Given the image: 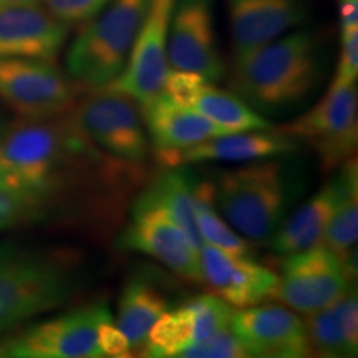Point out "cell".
Masks as SVG:
<instances>
[{
	"label": "cell",
	"instance_id": "1",
	"mask_svg": "<svg viewBox=\"0 0 358 358\" xmlns=\"http://www.w3.org/2000/svg\"><path fill=\"white\" fill-rule=\"evenodd\" d=\"M320 78L313 35L294 32L236 57L234 88L252 108L267 115L297 108Z\"/></svg>",
	"mask_w": 358,
	"mask_h": 358
},
{
	"label": "cell",
	"instance_id": "2",
	"mask_svg": "<svg viewBox=\"0 0 358 358\" xmlns=\"http://www.w3.org/2000/svg\"><path fill=\"white\" fill-rule=\"evenodd\" d=\"M77 289L78 272L69 254L0 243V334L64 307Z\"/></svg>",
	"mask_w": 358,
	"mask_h": 358
},
{
	"label": "cell",
	"instance_id": "3",
	"mask_svg": "<svg viewBox=\"0 0 358 358\" xmlns=\"http://www.w3.org/2000/svg\"><path fill=\"white\" fill-rule=\"evenodd\" d=\"M214 206L250 243H268L295 196L294 178L280 159L250 161L221 171L211 182Z\"/></svg>",
	"mask_w": 358,
	"mask_h": 358
},
{
	"label": "cell",
	"instance_id": "4",
	"mask_svg": "<svg viewBox=\"0 0 358 358\" xmlns=\"http://www.w3.org/2000/svg\"><path fill=\"white\" fill-rule=\"evenodd\" d=\"M151 0H111L83 22L66 53V69L78 87L98 90L122 73Z\"/></svg>",
	"mask_w": 358,
	"mask_h": 358
},
{
	"label": "cell",
	"instance_id": "5",
	"mask_svg": "<svg viewBox=\"0 0 358 358\" xmlns=\"http://www.w3.org/2000/svg\"><path fill=\"white\" fill-rule=\"evenodd\" d=\"M75 128L111 158L140 166L150 156L145 123L138 103L110 90H92L69 110Z\"/></svg>",
	"mask_w": 358,
	"mask_h": 358
},
{
	"label": "cell",
	"instance_id": "6",
	"mask_svg": "<svg viewBox=\"0 0 358 358\" xmlns=\"http://www.w3.org/2000/svg\"><path fill=\"white\" fill-rule=\"evenodd\" d=\"M106 320H111L108 302L85 303L2 338L0 357L105 358L98 343V332Z\"/></svg>",
	"mask_w": 358,
	"mask_h": 358
},
{
	"label": "cell",
	"instance_id": "7",
	"mask_svg": "<svg viewBox=\"0 0 358 358\" xmlns=\"http://www.w3.org/2000/svg\"><path fill=\"white\" fill-rule=\"evenodd\" d=\"M279 129L313 148L325 169L342 166L355 153L358 143L357 82H332L308 113Z\"/></svg>",
	"mask_w": 358,
	"mask_h": 358
},
{
	"label": "cell",
	"instance_id": "8",
	"mask_svg": "<svg viewBox=\"0 0 358 358\" xmlns=\"http://www.w3.org/2000/svg\"><path fill=\"white\" fill-rule=\"evenodd\" d=\"M77 87L52 60L0 57V101L17 116L64 115L77 101Z\"/></svg>",
	"mask_w": 358,
	"mask_h": 358
},
{
	"label": "cell",
	"instance_id": "9",
	"mask_svg": "<svg viewBox=\"0 0 358 358\" xmlns=\"http://www.w3.org/2000/svg\"><path fill=\"white\" fill-rule=\"evenodd\" d=\"M353 280L355 277L343 259L324 244H317L285 254L275 299L294 312L308 315L338 301L352 289Z\"/></svg>",
	"mask_w": 358,
	"mask_h": 358
},
{
	"label": "cell",
	"instance_id": "10",
	"mask_svg": "<svg viewBox=\"0 0 358 358\" xmlns=\"http://www.w3.org/2000/svg\"><path fill=\"white\" fill-rule=\"evenodd\" d=\"M174 2L176 0H151L127 65L101 90L122 93L141 106L163 95L169 73L168 32Z\"/></svg>",
	"mask_w": 358,
	"mask_h": 358
},
{
	"label": "cell",
	"instance_id": "11",
	"mask_svg": "<svg viewBox=\"0 0 358 358\" xmlns=\"http://www.w3.org/2000/svg\"><path fill=\"white\" fill-rule=\"evenodd\" d=\"M168 62L173 70L198 73L206 82H217L226 66L217 50L213 0L174 2L168 32Z\"/></svg>",
	"mask_w": 358,
	"mask_h": 358
},
{
	"label": "cell",
	"instance_id": "12",
	"mask_svg": "<svg viewBox=\"0 0 358 358\" xmlns=\"http://www.w3.org/2000/svg\"><path fill=\"white\" fill-rule=\"evenodd\" d=\"M231 329L248 357L303 358L312 355L306 324L289 307L241 308L232 313Z\"/></svg>",
	"mask_w": 358,
	"mask_h": 358
},
{
	"label": "cell",
	"instance_id": "13",
	"mask_svg": "<svg viewBox=\"0 0 358 358\" xmlns=\"http://www.w3.org/2000/svg\"><path fill=\"white\" fill-rule=\"evenodd\" d=\"M116 245L122 250H133L156 259L182 279L201 282L199 250L164 213L155 209L133 211L131 221L120 234Z\"/></svg>",
	"mask_w": 358,
	"mask_h": 358
},
{
	"label": "cell",
	"instance_id": "14",
	"mask_svg": "<svg viewBox=\"0 0 358 358\" xmlns=\"http://www.w3.org/2000/svg\"><path fill=\"white\" fill-rule=\"evenodd\" d=\"M201 282L231 307L245 308L275 299L279 275L254 259L241 257L204 243L199 249Z\"/></svg>",
	"mask_w": 358,
	"mask_h": 358
},
{
	"label": "cell",
	"instance_id": "15",
	"mask_svg": "<svg viewBox=\"0 0 358 358\" xmlns=\"http://www.w3.org/2000/svg\"><path fill=\"white\" fill-rule=\"evenodd\" d=\"M301 148L299 141L280 129L239 131L214 136L198 145L182 150L156 151L158 161L164 168H179L199 163H250V161L277 158L292 155Z\"/></svg>",
	"mask_w": 358,
	"mask_h": 358
},
{
	"label": "cell",
	"instance_id": "16",
	"mask_svg": "<svg viewBox=\"0 0 358 358\" xmlns=\"http://www.w3.org/2000/svg\"><path fill=\"white\" fill-rule=\"evenodd\" d=\"M357 171V159L352 156L340 166L337 176L330 179L307 203L282 221L279 229L268 239V248L285 256L320 244L348 185L353 179H358Z\"/></svg>",
	"mask_w": 358,
	"mask_h": 358
},
{
	"label": "cell",
	"instance_id": "17",
	"mask_svg": "<svg viewBox=\"0 0 358 358\" xmlns=\"http://www.w3.org/2000/svg\"><path fill=\"white\" fill-rule=\"evenodd\" d=\"M69 25L38 3L0 7V57H29L55 62Z\"/></svg>",
	"mask_w": 358,
	"mask_h": 358
},
{
	"label": "cell",
	"instance_id": "18",
	"mask_svg": "<svg viewBox=\"0 0 358 358\" xmlns=\"http://www.w3.org/2000/svg\"><path fill=\"white\" fill-rule=\"evenodd\" d=\"M236 57L271 42L303 19L301 0H229Z\"/></svg>",
	"mask_w": 358,
	"mask_h": 358
},
{
	"label": "cell",
	"instance_id": "19",
	"mask_svg": "<svg viewBox=\"0 0 358 358\" xmlns=\"http://www.w3.org/2000/svg\"><path fill=\"white\" fill-rule=\"evenodd\" d=\"M141 116L156 151L182 150L229 133L199 111L179 105L164 93L143 106Z\"/></svg>",
	"mask_w": 358,
	"mask_h": 358
},
{
	"label": "cell",
	"instance_id": "20",
	"mask_svg": "<svg viewBox=\"0 0 358 358\" xmlns=\"http://www.w3.org/2000/svg\"><path fill=\"white\" fill-rule=\"evenodd\" d=\"M151 271H138L124 284L118 301L116 327L129 343V350L140 353L155 322L168 312L166 285Z\"/></svg>",
	"mask_w": 358,
	"mask_h": 358
},
{
	"label": "cell",
	"instance_id": "21",
	"mask_svg": "<svg viewBox=\"0 0 358 358\" xmlns=\"http://www.w3.org/2000/svg\"><path fill=\"white\" fill-rule=\"evenodd\" d=\"M312 353L320 357H355L358 350V299L352 287L329 307L303 320Z\"/></svg>",
	"mask_w": 358,
	"mask_h": 358
},
{
	"label": "cell",
	"instance_id": "22",
	"mask_svg": "<svg viewBox=\"0 0 358 358\" xmlns=\"http://www.w3.org/2000/svg\"><path fill=\"white\" fill-rule=\"evenodd\" d=\"M194 187L196 181L192 174L178 168H168V171L151 179L150 185L140 192L133 211L155 209L164 213L186 232L192 245L199 250L204 241L196 221Z\"/></svg>",
	"mask_w": 358,
	"mask_h": 358
},
{
	"label": "cell",
	"instance_id": "23",
	"mask_svg": "<svg viewBox=\"0 0 358 358\" xmlns=\"http://www.w3.org/2000/svg\"><path fill=\"white\" fill-rule=\"evenodd\" d=\"M191 108L199 111L201 115L229 133L261 131V129L274 128L268 120L241 100L239 95L216 88L214 85H209V82L201 88Z\"/></svg>",
	"mask_w": 358,
	"mask_h": 358
},
{
	"label": "cell",
	"instance_id": "24",
	"mask_svg": "<svg viewBox=\"0 0 358 358\" xmlns=\"http://www.w3.org/2000/svg\"><path fill=\"white\" fill-rule=\"evenodd\" d=\"M194 211L196 221L204 243L216 245V248L226 250L241 257H250L252 248L243 239L224 219L219 216L216 206L213 201V186L211 182H196L194 187Z\"/></svg>",
	"mask_w": 358,
	"mask_h": 358
},
{
	"label": "cell",
	"instance_id": "25",
	"mask_svg": "<svg viewBox=\"0 0 358 358\" xmlns=\"http://www.w3.org/2000/svg\"><path fill=\"white\" fill-rule=\"evenodd\" d=\"M50 206L52 196L43 191L32 187L0 189V232L42 221Z\"/></svg>",
	"mask_w": 358,
	"mask_h": 358
},
{
	"label": "cell",
	"instance_id": "26",
	"mask_svg": "<svg viewBox=\"0 0 358 358\" xmlns=\"http://www.w3.org/2000/svg\"><path fill=\"white\" fill-rule=\"evenodd\" d=\"M358 237V179L348 185L345 194L340 201L337 211L334 213L327 226L322 243L325 248L334 250L340 257H343L350 250L357 249Z\"/></svg>",
	"mask_w": 358,
	"mask_h": 358
},
{
	"label": "cell",
	"instance_id": "27",
	"mask_svg": "<svg viewBox=\"0 0 358 358\" xmlns=\"http://www.w3.org/2000/svg\"><path fill=\"white\" fill-rule=\"evenodd\" d=\"M181 358H243L248 357V353L241 345L239 338L232 332L231 327L219 330L213 337H209L204 342L196 343L179 352Z\"/></svg>",
	"mask_w": 358,
	"mask_h": 358
},
{
	"label": "cell",
	"instance_id": "28",
	"mask_svg": "<svg viewBox=\"0 0 358 358\" xmlns=\"http://www.w3.org/2000/svg\"><path fill=\"white\" fill-rule=\"evenodd\" d=\"M47 10L66 25L83 24L103 10L111 0H42Z\"/></svg>",
	"mask_w": 358,
	"mask_h": 358
},
{
	"label": "cell",
	"instance_id": "29",
	"mask_svg": "<svg viewBox=\"0 0 358 358\" xmlns=\"http://www.w3.org/2000/svg\"><path fill=\"white\" fill-rule=\"evenodd\" d=\"M208 83L198 73L185 70L169 71L166 82H164V95H168L173 101L182 106H192L196 98H198L201 88Z\"/></svg>",
	"mask_w": 358,
	"mask_h": 358
},
{
	"label": "cell",
	"instance_id": "30",
	"mask_svg": "<svg viewBox=\"0 0 358 358\" xmlns=\"http://www.w3.org/2000/svg\"><path fill=\"white\" fill-rule=\"evenodd\" d=\"M358 77V30L342 32V50L335 83H352Z\"/></svg>",
	"mask_w": 358,
	"mask_h": 358
},
{
	"label": "cell",
	"instance_id": "31",
	"mask_svg": "<svg viewBox=\"0 0 358 358\" xmlns=\"http://www.w3.org/2000/svg\"><path fill=\"white\" fill-rule=\"evenodd\" d=\"M98 343L103 357H129V343L122 330L113 325V319L106 320L98 332Z\"/></svg>",
	"mask_w": 358,
	"mask_h": 358
},
{
	"label": "cell",
	"instance_id": "32",
	"mask_svg": "<svg viewBox=\"0 0 358 358\" xmlns=\"http://www.w3.org/2000/svg\"><path fill=\"white\" fill-rule=\"evenodd\" d=\"M20 187L29 186H27V182L22 179L20 174L13 169L12 164L0 153V189H20Z\"/></svg>",
	"mask_w": 358,
	"mask_h": 358
},
{
	"label": "cell",
	"instance_id": "33",
	"mask_svg": "<svg viewBox=\"0 0 358 358\" xmlns=\"http://www.w3.org/2000/svg\"><path fill=\"white\" fill-rule=\"evenodd\" d=\"M342 32L358 30V0H338Z\"/></svg>",
	"mask_w": 358,
	"mask_h": 358
},
{
	"label": "cell",
	"instance_id": "34",
	"mask_svg": "<svg viewBox=\"0 0 358 358\" xmlns=\"http://www.w3.org/2000/svg\"><path fill=\"white\" fill-rule=\"evenodd\" d=\"M42 0H0V7L25 6V3H40Z\"/></svg>",
	"mask_w": 358,
	"mask_h": 358
}]
</instances>
